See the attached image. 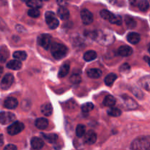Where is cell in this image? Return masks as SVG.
<instances>
[{
  "mask_svg": "<svg viewBox=\"0 0 150 150\" xmlns=\"http://www.w3.org/2000/svg\"><path fill=\"white\" fill-rule=\"evenodd\" d=\"M131 150H150V136H140L132 142Z\"/></svg>",
  "mask_w": 150,
  "mask_h": 150,
  "instance_id": "6da1fadb",
  "label": "cell"
},
{
  "mask_svg": "<svg viewBox=\"0 0 150 150\" xmlns=\"http://www.w3.org/2000/svg\"><path fill=\"white\" fill-rule=\"evenodd\" d=\"M51 54L56 59H62L68 54V48L64 45L58 42H54L51 46Z\"/></svg>",
  "mask_w": 150,
  "mask_h": 150,
  "instance_id": "7a4b0ae2",
  "label": "cell"
},
{
  "mask_svg": "<svg viewBox=\"0 0 150 150\" xmlns=\"http://www.w3.org/2000/svg\"><path fill=\"white\" fill-rule=\"evenodd\" d=\"M96 40L103 45H111L114 41V36L112 32L107 31H100L97 32Z\"/></svg>",
  "mask_w": 150,
  "mask_h": 150,
  "instance_id": "3957f363",
  "label": "cell"
},
{
  "mask_svg": "<svg viewBox=\"0 0 150 150\" xmlns=\"http://www.w3.org/2000/svg\"><path fill=\"white\" fill-rule=\"evenodd\" d=\"M45 17L47 25H48L50 29H55L58 27L59 24V20L57 19L56 15L53 12H46L45 15Z\"/></svg>",
  "mask_w": 150,
  "mask_h": 150,
  "instance_id": "277c9868",
  "label": "cell"
},
{
  "mask_svg": "<svg viewBox=\"0 0 150 150\" xmlns=\"http://www.w3.org/2000/svg\"><path fill=\"white\" fill-rule=\"evenodd\" d=\"M23 129H24V125L23 123L20 122H15L7 127V131L10 136H16L23 131Z\"/></svg>",
  "mask_w": 150,
  "mask_h": 150,
  "instance_id": "5b68a950",
  "label": "cell"
},
{
  "mask_svg": "<svg viewBox=\"0 0 150 150\" xmlns=\"http://www.w3.org/2000/svg\"><path fill=\"white\" fill-rule=\"evenodd\" d=\"M51 40L52 38L48 34H42L38 38V42L41 47L48 50L51 46Z\"/></svg>",
  "mask_w": 150,
  "mask_h": 150,
  "instance_id": "8992f818",
  "label": "cell"
},
{
  "mask_svg": "<svg viewBox=\"0 0 150 150\" xmlns=\"http://www.w3.org/2000/svg\"><path fill=\"white\" fill-rule=\"evenodd\" d=\"M16 120V115L11 112L2 111L0 112V123L1 125H8Z\"/></svg>",
  "mask_w": 150,
  "mask_h": 150,
  "instance_id": "52a82bcc",
  "label": "cell"
},
{
  "mask_svg": "<svg viewBox=\"0 0 150 150\" xmlns=\"http://www.w3.org/2000/svg\"><path fill=\"white\" fill-rule=\"evenodd\" d=\"M13 81H14V77H13V75L11 73L6 74L2 79V80H1V83H0V86H1V89H3V90L8 89L12 86Z\"/></svg>",
  "mask_w": 150,
  "mask_h": 150,
  "instance_id": "ba28073f",
  "label": "cell"
},
{
  "mask_svg": "<svg viewBox=\"0 0 150 150\" xmlns=\"http://www.w3.org/2000/svg\"><path fill=\"white\" fill-rule=\"evenodd\" d=\"M81 18L82 22L85 25H89L93 21V15L87 9H83L81 12Z\"/></svg>",
  "mask_w": 150,
  "mask_h": 150,
  "instance_id": "9c48e42d",
  "label": "cell"
},
{
  "mask_svg": "<svg viewBox=\"0 0 150 150\" xmlns=\"http://www.w3.org/2000/svg\"><path fill=\"white\" fill-rule=\"evenodd\" d=\"M97 141V134L93 130H89L84 136V142L87 144H93Z\"/></svg>",
  "mask_w": 150,
  "mask_h": 150,
  "instance_id": "30bf717a",
  "label": "cell"
},
{
  "mask_svg": "<svg viewBox=\"0 0 150 150\" xmlns=\"http://www.w3.org/2000/svg\"><path fill=\"white\" fill-rule=\"evenodd\" d=\"M18 105V102L17 99L15 98H7V99L4 100V105L6 108L7 109H14Z\"/></svg>",
  "mask_w": 150,
  "mask_h": 150,
  "instance_id": "8fae6325",
  "label": "cell"
},
{
  "mask_svg": "<svg viewBox=\"0 0 150 150\" xmlns=\"http://www.w3.org/2000/svg\"><path fill=\"white\" fill-rule=\"evenodd\" d=\"M31 146L33 149L40 150L42 149L44 146L43 140L39 137H33L31 140Z\"/></svg>",
  "mask_w": 150,
  "mask_h": 150,
  "instance_id": "7c38bea8",
  "label": "cell"
},
{
  "mask_svg": "<svg viewBox=\"0 0 150 150\" xmlns=\"http://www.w3.org/2000/svg\"><path fill=\"white\" fill-rule=\"evenodd\" d=\"M118 54L122 57H129L133 54V48L127 45H122L118 48Z\"/></svg>",
  "mask_w": 150,
  "mask_h": 150,
  "instance_id": "4fadbf2b",
  "label": "cell"
},
{
  "mask_svg": "<svg viewBox=\"0 0 150 150\" xmlns=\"http://www.w3.org/2000/svg\"><path fill=\"white\" fill-rule=\"evenodd\" d=\"M125 106L128 109H135L138 107V104L136 101L129 97H123Z\"/></svg>",
  "mask_w": 150,
  "mask_h": 150,
  "instance_id": "5bb4252c",
  "label": "cell"
},
{
  "mask_svg": "<svg viewBox=\"0 0 150 150\" xmlns=\"http://www.w3.org/2000/svg\"><path fill=\"white\" fill-rule=\"evenodd\" d=\"M127 39L129 42L133 44V45H136L140 42L141 36L139 34L136 33V32H130L127 35Z\"/></svg>",
  "mask_w": 150,
  "mask_h": 150,
  "instance_id": "9a60e30c",
  "label": "cell"
},
{
  "mask_svg": "<svg viewBox=\"0 0 150 150\" xmlns=\"http://www.w3.org/2000/svg\"><path fill=\"white\" fill-rule=\"evenodd\" d=\"M10 53L6 45H1L0 47V62H5L8 59Z\"/></svg>",
  "mask_w": 150,
  "mask_h": 150,
  "instance_id": "2e32d148",
  "label": "cell"
},
{
  "mask_svg": "<svg viewBox=\"0 0 150 150\" xmlns=\"http://www.w3.org/2000/svg\"><path fill=\"white\" fill-rule=\"evenodd\" d=\"M57 14L62 20H67L70 16V12L65 7H60L57 10Z\"/></svg>",
  "mask_w": 150,
  "mask_h": 150,
  "instance_id": "e0dca14e",
  "label": "cell"
},
{
  "mask_svg": "<svg viewBox=\"0 0 150 150\" xmlns=\"http://www.w3.org/2000/svg\"><path fill=\"white\" fill-rule=\"evenodd\" d=\"M40 111L43 115L46 116V117H49L53 113V107L51 105V103H45L40 107Z\"/></svg>",
  "mask_w": 150,
  "mask_h": 150,
  "instance_id": "ac0fdd59",
  "label": "cell"
},
{
  "mask_svg": "<svg viewBox=\"0 0 150 150\" xmlns=\"http://www.w3.org/2000/svg\"><path fill=\"white\" fill-rule=\"evenodd\" d=\"M87 76L91 79H98L102 76V71L98 68L89 69L86 72Z\"/></svg>",
  "mask_w": 150,
  "mask_h": 150,
  "instance_id": "d6986e66",
  "label": "cell"
},
{
  "mask_svg": "<svg viewBox=\"0 0 150 150\" xmlns=\"http://www.w3.org/2000/svg\"><path fill=\"white\" fill-rule=\"evenodd\" d=\"M35 126L40 130H44L48 126V120L45 118H38L35 121Z\"/></svg>",
  "mask_w": 150,
  "mask_h": 150,
  "instance_id": "ffe728a7",
  "label": "cell"
},
{
  "mask_svg": "<svg viewBox=\"0 0 150 150\" xmlns=\"http://www.w3.org/2000/svg\"><path fill=\"white\" fill-rule=\"evenodd\" d=\"M22 64L21 61L18 60H11L7 64V67L9 69H11L13 70H18L21 68Z\"/></svg>",
  "mask_w": 150,
  "mask_h": 150,
  "instance_id": "44dd1931",
  "label": "cell"
},
{
  "mask_svg": "<svg viewBox=\"0 0 150 150\" xmlns=\"http://www.w3.org/2000/svg\"><path fill=\"white\" fill-rule=\"evenodd\" d=\"M139 83L144 89L147 90L148 92H150V76H146L142 77L139 80Z\"/></svg>",
  "mask_w": 150,
  "mask_h": 150,
  "instance_id": "7402d4cb",
  "label": "cell"
},
{
  "mask_svg": "<svg viewBox=\"0 0 150 150\" xmlns=\"http://www.w3.org/2000/svg\"><path fill=\"white\" fill-rule=\"evenodd\" d=\"M97 53L93 50H89L83 54V59L86 62H91L97 58Z\"/></svg>",
  "mask_w": 150,
  "mask_h": 150,
  "instance_id": "603a6c76",
  "label": "cell"
},
{
  "mask_svg": "<svg viewBox=\"0 0 150 150\" xmlns=\"http://www.w3.org/2000/svg\"><path fill=\"white\" fill-rule=\"evenodd\" d=\"M69 71H70V64L65 63V64H62V67H60L59 71V77L63 78L65 77L67 74H68Z\"/></svg>",
  "mask_w": 150,
  "mask_h": 150,
  "instance_id": "cb8c5ba5",
  "label": "cell"
},
{
  "mask_svg": "<svg viewBox=\"0 0 150 150\" xmlns=\"http://www.w3.org/2000/svg\"><path fill=\"white\" fill-rule=\"evenodd\" d=\"M117 79V76L115 73H110V74H108V76L105 78L104 81H105V85H107V86H112L113 83H114V81H115V80Z\"/></svg>",
  "mask_w": 150,
  "mask_h": 150,
  "instance_id": "d4e9b609",
  "label": "cell"
},
{
  "mask_svg": "<svg viewBox=\"0 0 150 150\" xmlns=\"http://www.w3.org/2000/svg\"><path fill=\"white\" fill-rule=\"evenodd\" d=\"M116 103V100L115 98H114L111 95H108L103 100V105L105 106L109 107V108H111V107L114 106Z\"/></svg>",
  "mask_w": 150,
  "mask_h": 150,
  "instance_id": "484cf974",
  "label": "cell"
},
{
  "mask_svg": "<svg viewBox=\"0 0 150 150\" xmlns=\"http://www.w3.org/2000/svg\"><path fill=\"white\" fill-rule=\"evenodd\" d=\"M13 57L18 61H23L27 57V54L23 51H17L13 53Z\"/></svg>",
  "mask_w": 150,
  "mask_h": 150,
  "instance_id": "4316f807",
  "label": "cell"
},
{
  "mask_svg": "<svg viewBox=\"0 0 150 150\" xmlns=\"http://www.w3.org/2000/svg\"><path fill=\"white\" fill-rule=\"evenodd\" d=\"M42 136H43V138L45 139V140H46L47 142H49L51 144L55 143L56 142L58 139V136L57 134H45V133H42Z\"/></svg>",
  "mask_w": 150,
  "mask_h": 150,
  "instance_id": "83f0119b",
  "label": "cell"
},
{
  "mask_svg": "<svg viewBox=\"0 0 150 150\" xmlns=\"http://www.w3.org/2000/svg\"><path fill=\"white\" fill-rule=\"evenodd\" d=\"M138 7L142 11L145 12L147 11L148 9L149 8V3L147 0H140L138 2Z\"/></svg>",
  "mask_w": 150,
  "mask_h": 150,
  "instance_id": "f1b7e54d",
  "label": "cell"
},
{
  "mask_svg": "<svg viewBox=\"0 0 150 150\" xmlns=\"http://www.w3.org/2000/svg\"><path fill=\"white\" fill-rule=\"evenodd\" d=\"M26 5L32 9H38L42 7V3L40 0H29L26 2Z\"/></svg>",
  "mask_w": 150,
  "mask_h": 150,
  "instance_id": "f546056e",
  "label": "cell"
},
{
  "mask_svg": "<svg viewBox=\"0 0 150 150\" xmlns=\"http://www.w3.org/2000/svg\"><path fill=\"white\" fill-rule=\"evenodd\" d=\"M125 21L126 26L129 28V29H133L136 26V21H135V19L133 18H132L131 16H125Z\"/></svg>",
  "mask_w": 150,
  "mask_h": 150,
  "instance_id": "4dcf8cb0",
  "label": "cell"
},
{
  "mask_svg": "<svg viewBox=\"0 0 150 150\" xmlns=\"http://www.w3.org/2000/svg\"><path fill=\"white\" fill-rule=\"evenodd\" d=\"M76 136L79 138H81L82 136H85L86 134V127L83 125H79L76 127Z\"/></svg>",
  "mask_w": 150,
  "mask_h": 150,
  "instance_id": "1f68e13d",
  "label": "cell"
},
{
  "mask_svg": "<svg viewBox=\"0 0 150 150\" xmlns=\"http://www.w3.org/2000/svg\"><path fill=\"white\" fill-rule=\"evenodd\" d=\"M107 113H108V114L109 116L114 117H120L122 114V111H120V109H119L117 108H110L108 110V111H107Z\"/></svg>",
  "mask_w": 150,
  "mask_h": 150,
  "instance_id": "d6a6232c",
  "label": "cell"
},
{
  "mask_svg": "<svg viewBox=\"0 0 150 150\" xmlns=\"http://www.w3.org/2000/svg\"><path fill=\"white\" fill-rule=\"evenodd\" d=\"M70 81L73 84H79L81 81V77L79 73H73L70 76Z\"/></svg>",
  "mask_w": 150,
  "mask_h": 150,
  "instance_id": "836d02e7",
  "label": "cell"
},
{
  "mask_svg": "<svg viewBox=\"0 0 150 150\" xmlns=\"http://www.w3.org/2000/svg\"><path fill=\"white\" fill-rule=\"evenodd\" d=\"M100 16L103 18L105 19V20L108 21L111 20V18H112L113 15H114L112 13H111V12L108 11V10H101L100 13Z\"/></svg>",
  "mask_w": 150,
  "mask_h": 150,
  "instance_id": "e575fe53",
  "label": "cell"
},
{
  "mask_svg": "<svg viewBox=\"0 0 150 150\" xmlns=\"http://www.w3.org/2000/svg\"><path fill=\"white\" fill-rule=\"evenodd\" d=\"M94 108V105L92 103H86L81 107V110L83 113H89Z\"/></svg>",
  "mask_w": 150,
  "mask_h": 150,
  "instance_id": "d590c367",
  "label": "cell"
},
{
  "mask_svg": "<svg viewBox=\"0 0 150 150\" xmlns=\"http://www.w3.org/2000/svg\"><path fill=\"white\" fill-rule=\"evenodd\" d=\"M110 23H113V24H117V25H121L122 24V21L121 17L120 16H117V15H113L112 18H111V20L109 21Z\"/></svg>",
  "mask_w": 150,
  "mask_h": 150,
  "instance_id": "8d00e7d4",
  "label": "cell"
},
{
  "mask_svg": "<svg viewBox=\"0 0 150 150\" xmlns=\"http://www.w3.org/2000/svg\"><path fill=\"white\" fill-rule=\"evenodd\" d=\"M27 13H28V16H29L32 18L39 17L40 14V13L38 9H30V10H29V11H28Z\"/></svg>",
  "mask_w": 150,
  "mask_h": 150,
  "instance_id": "74e56055",
  "label": "cell"
},
{
  "mask_svg": "<svg viewBox=\"0 0 150 150\" xmlns=\"http://www.w3.org/2000/svg\"><path fill=\"white\" fill-rule=\"evenodd\" d=\"M133 94H134L137 98H142L144 97L143 92H142L140 89H137V88H134V89H133Z\"/></svg>",
  "mask_w": 150,
  "mask_h": 150,
  "instance_id": "f35d334b",
  "label": "cell"
},
{
  "mask_svg": "<svg viewBox=\"0 0 150 150\" xmlns=\"http://www.w3.org/2000/svg\"><path fill=\"white\" fill-rule=\"evenodd\" d=\"M130 65H129L127 63H125V64L120 67V72H122V73H127V72H128L129 70H130Z\"/></svg>",
  "mask_w": 150,
  "mask_h": 150,
  "instance_id": "ab89813d",
  "label": "cell"
},
{
  "mask_svg": "<svg viewBox=\"0 0 150 150\" xmlns=\"http://www.w3.org/2000/svg\"><path fill=\"white\" fill-rule=\"evenodd\" d=\"M7 29V26L6 25L5 22L2 20L1 17H0V30L4 31Z\"/></svg>",
  "mask_w": 150,
  "mask_h": 150,
  "instance_id": "60d3db41",
  "label": "cell"
},
{
  "mask_svg": "<svg viewBox=\"0 0 150 150\" xmlns=\"http://www.w3.org/2000/svg\"><path fill=\"white\" fill-rule=\"evenodd\" d=\"M70 0H57V4L60 6V7H65Z\"/></svg>",
  "mask_w": 150,
  "mask_h": 150,
  "instance_id": "b9f144b4",
  "label": "cell"
},
{
  "mask_svg": "<svg viewBox=\"0 0 150 150\" xmlns=\"http://www.w3.org/2000/svg\"><path fill=\"white\" fill-rule=\"evenodd\" d=\"M3 150H18L17 146L14 144H8L4 148Z\"/></svg>",
  "mask_w": 150,
  "mask_h": 150,
  "instance_id": "7bdbcfd3",
  "label": "cell"
},
{
  "mask_svg": "<svg viewBox=\"0 0 150 150\" xmlns=\"http://www.w3.org/2000/svg\"><path fill=\"white\" fill-rule=\"evenodd\" d=\"M4 144V136L2 135H0V147L3 145Z\"/></svg>",
  "mask_w": 150,
  "mask_h": 150,
  "instance_id": "ee69618b",
  "label": "cell"
},
{
  "mask_svg": "<svg viewBox=\"0 0 150 150\" xmlns=\"http://www.w3.org/2000/svg\"><path fill=\"white\" fill-rule=\"evenodd\" d=\"M106 1H108V3H110V4H116V3H117V0H106Z\"/></svg>",
  "mask_w": 150,
  "mask_h": 150,
  "instance_id": "f6af8a7d",
  "label": "cell"
},
{
  "mask_svg": "<svg viewBox=\"0 0 150 150\" xmlns=\"http://www.w3.org/2000/svg\"><path fill=\"white\" fill-rule=\"evenodd\" d=\"M144 60L148 63V64L150 66V57H144Z\"/></svg>",
  "mask_w": 150,
  "mask_h": 150,
  "instance_id": "bcb514c9",
  "label": "cell"
},
{
  "mask_svg": "<svg viewBox=\"0 0 150 150\" xmlns=\"http://www.w3.org/2000/svg\"><path fill=\"white\" fill-rule=\"evenodd\" d=\"M130 2L131 4H135L136 3V0H130Z\"/></svg>",
  "mask_w": 150,
  "mask_h": 150,
  "instance_id": "7dc6e473",
  "label": "cell"
},
{
  "mask_svg": "<svg viewBox=\"0 0 150 150\" xmlns=\"http://www.w3.org/2000/svg\"><path fill=\"white\" fill-rule=\"evenodd\" d=\"M2 73H3V67L0 66V77H1V74H2Z\"/></svg>",
  "mask_w": 150,
  "mask_h": 150,
  "instance_id": "c3c4849f",
  "label": "cell"
},
{
  "mask_svg": "<svg viewBox=\"0 0 150 150\" xmlns=\"http://www.w3.org/2000/svg\"><path fill=\"white\" fill-rule=\"evenodd\" d=\"M148 51H149V54H150V43L148 45Z\"/></svg>",
  "mask_w": 150,
  "mask_h": 150,
  "instance_id": "681fc988",
  "label": "cell"
},
{
  "mask_svg": "<svg viewBox=\"0 0 150 150\" xmlns=\"http://www.w3.org/2000/svg\"><path fill=\"white\" fill-rule=\"evenodd\" d=\"M21 1H24V2L26 3L28 1H29V0H21Z\"/></svg>",
  "mask_w": 150,
  "mask_h": 150,
  "instance_id": "f907efd6",
  "label": "cell"
},
{
  "mask_svg": "<svg viewBox=\"0 0 150 150\" xmlns=\"http://www.w3.org/2000/svg\"><path fill=\"white\" fill-rule=\"evenodd\" d=\"M40 1H48V0H40Z\"/></svg>",
  "mask_w": 150,
  "mask_h": 150,
  "instance_id": "816d5d0a",
  "label": "cell"
}]
</instances>
